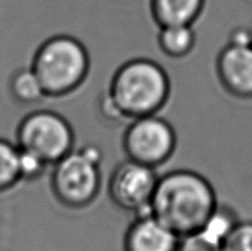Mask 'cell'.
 Segmentation results:
<instances>
[{"label":"cell","mask_w":252,"mask_h":251,"mask_svg":"<svg viewBox=\"0 0 252 251\" xmlns=\"http://www.w3.org/2000/svg\"><path fill=\"white\" fill-rule=\"evenodd\" d=\"M17 148L52 166L74 149V130L58 112L37 110L24 117L16 132Z\"/></svg>","instance_id":"cell-5"},{"label":"cell","mask_w":252,"mask_h":251,"mask_svg":"<svg viewBox=\"0 0 252 251\" xmlns=\"http://www.w3.org/2000/svg\"><path fill=\"white\" fill-rule=\"evenodd\" d=\"M10 90L15 100L25 106L38 105L47 97L41 81L31 66L21 68L12 74Z\"/></svg>","instance_id":"cell-12"},{"label":"cell","mask_w":252,"mask_h":251,"mask_svg":"<svg viewBox=\"0 0 252 251\" xmlns=\"http://www.w3.org/2000/svg\"><path fill=\"white\" fill-rule=\"evenodd\" d=\"M239 217L231 207L226 204H218L206 223L198 231L221 246L234 226L239 223Z\"/></svg>","instance_id":"cell-13"},{"label":"cell","mask_w":252,"mask_h":251,"mask_svg":"<svg viewBox=\"0 0 252 251\" xmlns=\"http://www.w3.org/2000/svg\"><path fill=\"white\" fill-rule=\"evenodd\" d=\"M48 167L49 165H47L38 157L19 149V170L21 180L34 181V180L39 179Z\"/></svg>","instance_id":"cell-16"},{"label":"cell","mask_w":252,"mask_h":251,"mask_svg":"<svg viewBox=\"0 0 252 251\" xmlns=\"http://www.w3.org/2000/svg\"><path fill=\"white\" fill-rule=\"evenodd\" d=\"M102 153L95 145L73 149L52 165L51 185L54 198L70 209L93 203L101 189Z\"/></svg>","instance_id":"cell-4"},{"label":"cell","mask_w":252,"mask_h":251,"mask_svg":"<svg viewBox=\"0 0 252 251\" xmlns=\"http://www.w3.org/2000/svg\"><path fill=\"white\" fill-rule=\"evenodd\" d=\"M206 0H150L152 16L159 27L193 25L202 14Z\"/></svg>","instance_id":"cell-10"},{"label":"cell","mask_w":252,"mask_h":251,"mask_svg":"<svg viewBox=\"0 0 252 251\" xmlns=\"http://www.w3.org/2000/svg\"><path fill=\"white\" fill-rule=\"evenodd\" d=\"M107 91L126 120H133L157 115L169 100L171 84L159 63L134 58L115 71Z\"/></svg>","instance_id":"cell-2"},{"label":"cell","mask_w":252,"mask_h":251,"mask_svg":"<svg viewBox=\"0 0 252 251\" xmlns=\"http://www.w3.org/2000/svg\"><path fill=\"white\" fill-rule=\"evenodd\" d=\"M98 110H100V113L107 122L121 123L122 121L126 120L123 113L121 112L120 107H118L117 103L113 101V98L111 97L108 91H106V93L101 96L100 101H98Z\"/></svg>","instance_id":"cell-18"},{"label":"cell","mask_w":252,"mask_h":251,"mask_svg":"<svg viewBox=\"0 0 252 251\" xmlns=\"http://www.w3.org/2000/svg\"><path fill=\"white\" fill-rule=\"evenodd\" d=\"M30 66L47 97H62L74 93L85 81L90 70V56L75 37L57 34L37 48Z\"/></svg>","instance_id":"cell-3"},{"label":"cell","mask_w":252,"mask_h":251,"mask_svg":"<svg viewBox=\"0 0 252 251\" xmlns=\"http://www.w3.org/2000/svg\"><path fill=\"white\" fill-rule=\"evenodd\" d=\"M177 251H220V245L197 230L181 236Z\"/></svg>","instance_id":"cell-17"},{"label":"cell","mask_w":252,"mask_h":251,"mask_svg":"<svg viewBox=\"0 0 252 251\" xmlns=\"http://www.w3.org/2000/svg\"><path fill=\"white\" fill-rule=\"evenodd\" d=\"M220 251H252V221L239 220L221 244Z\"/></svg>","instance_id":"cell-15"},{"label":"cell","mask_w":252,"mask_h":251,"mask_svg":"<svg viewBox=\"0 0 252 251\" xmlns=\"http://www.w3.org/2000/svg\"><path fill=\"white\" fill-rule=\"evenodd\" d=\"M159 175L154 167L126 159L118 162L108 179L107 193L111 202L135 216L152 213L150 202Z\"/></svg>","instance_id":"cell-7"},{"label":"cell","mask_w":252,"mask_h":251,"mask_svg":"<svg viewBox=\"0 0 252 251\" xmlns=\"http://www.w3.org/2000/svg\"><path fill=\"white\" fill-rule=\"evenodd\" d=\"M177 144L174 127L158 115L130 120L122 137L127 159L157 169L175 153Z\"/></svg>","instance_id":"cell-6"},{"label":"cell","mask_w":252,"mask_h":251,"mask_svg":"<svg viewBox=\"0 0 252 251\" xmlns=\"http://www.w3.org/2000/svg\"><path fill=\"white\" fill-rule=\"evenodd\" d=\"M158 44L165 56L180 59L189 56L196 44V33L192 25H171L160 27Z\"/></svg>","instance_id":"cell-11"},{"label":"cell","mask_w":252,"mask_h":251,"mask_svg":"<svg viewBox=\"0 0 252 251\" xmlns=\"http://www.w3.org/2000/svg\"><path fill=\"white\" fill-rule=\"evenodd\" d=\"M19 148L0 139V189H6L20 181Z\"/></svg>","instance_id":"cell-14"},{"label":"cell","mask_w":252,"mask_h":251,"mask_svg":"<svg viewBox=\"0 0 252 251\" xmlns=\"http://www.w3.org/2000/svg\"><path fill=\"white\" fill-rule=\"evenodd\" d=\"M181 236L152 213L135 216L123 238L125 251H177Z\"/></svg>","instance_id":"cell-9"},{"label":"cell","mask_w":252,"mask_h":251,"mask_svg":"<svg viewBox=\"0 0 252 251\" xmlns=\"http://www.w3.org/2000/svg\"><path fill=\"white\" fill-rule=\"evenodd\" d=\"M221 86L238 98H252V41H230L217 58Z\"/></svg>","instance_id":"cell-8"},{"label":"cell","mask_w":252,"mask_h":251,"mask_svg":"<svg viewBox=\"0 0 252 251\" xmlns=\"http://www.w3.org/2000/svg\"><path fill=\"white\" fill-rule=\"evenodd\" d=\"M212 182L199 172L177 169L159 176L150 212L177 235L199 230L218 206Z\"/></svg>","instance_id":"cell-1"}]
</instances>
